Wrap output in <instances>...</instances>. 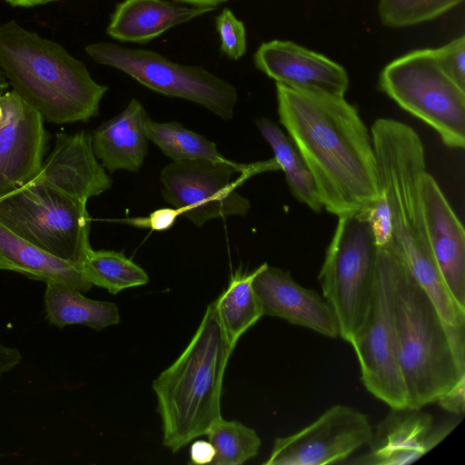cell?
Here are the masks:
<instances>
[{
  "label": "cell",
  "instance_id": "1",
  "mask_svg": "<svg viewBox=\"0 0 465 465\" xmlns=\"http://www.w3.org/2000/svg\"><path fill=\"white\" fill-rule=\"evenodd\" d=\"M279 122L304 159L323 208L365 212L381 194L371 134L344 96L276 83Z\"/></svg>",
  "mask_w": 465,
  "mask_h": 465
},
{
  "label": "cell",
  "instance_id": "2",
  "mask_svg": "<svg viewBox=\"0 0 465 465\" xmlns=\"http://www.w3.org/2000/svg\"><path fill=\"white\" fill-rule=\"evenodd\" d=\"M381 185L391 217V249L435 304L451 329H465V310L450 295L434 261L426 230L421 179L425 152L418 133L395 119L379 118L371 128Z\"/></svg>",
  "mask_w": 465,
  "mask_h": 465
},
{
  "label": "cell",
  "instance_id": "3",
  "mask_svg": "<svg viewBox=\"0 0 465 465\" xmlns=\"http://www.w3.org/2000/svg\"><path fill=\"white\" fill-rule=\"evenodd\" d=\"M0 68L13 90L54 124L96 116L108 89L61 45L15 21L0 25Z\"/></svg>",
  "mask_w": 465,
  "mask_h": 465
},
{
  "label": "cell",
  "instance_id": "4",
  "mask_svg": "<svg viewBox=\"0 0 465 465\" xmlns=\"http://www.w3.org/2000/svg\"><path fill=\"white\" fill-rule=\"evenodd\" d=\"M215 301L181 355L153 381L163 445L177 452L222 418L224 370L231 355Z\"/></svg>",
  "mask_w": 465,
  "mask_h": 465
},
{
  "label": "cell",
  "instance_id": "5",
  "mask_svg": "<svg viewBox=\"0 0 465 465\" xmlns=\"http://www.w3.org/2000/svg\"><path fill=\"white\" fill-rule=\"evenodd\" d=\"M395 325L407 407L421 409L465 375V331L452 330L444 322L430 297L401 260Z\"/></svg>",
  "mask_w": 465,
  "mask_h": 465
},
{
  "label": "cell",
  "instance_id": "6",
  "mask_svg": "<svg viewBox=\"0 0 465 465\" xmlns=\"http://www.w3.org/2000/svg\"><path fill=\"white\" fill-rule=\"evenodd\" d=\"M0 223L38 248L81 266L92 249L86 203L36 179L0 198Z\"/></svg>",
  "mask_w": 465,
  "mask_h": 465
},
{
  "label": "cell",
  "instance_id": "7",
  "mask_svg": "<svg viewBox=\"0 0 465 465\" xmlns=\"http://www.w3.org/2000/svg\"><path fill=\"white\" fill-rule=\"evenodd\" d=\"M377 247L369 223L354 214L338 216L318 280L331 307L339 336L351 342L365 322L375 277Z\"/></svg>",
  "mask_w": 465,
  "mask_h": 465
},
{
  "label": "cell",
  "instance_id": "8",
  "mask_svg": "<svg viewBox=\"0 0 465 465\" xmlns=\"http://www.w3.org/2000/svg\"><path fill=\"white\" fill-rule=\"evenodd\" d=\"M381 89L399 106L430 125L449 148L465 146V90L438 64L432 49L410 52L388 64Z\"/></svg>",
  "mask_w": 465,
  "mask_h": 465
},
{
  "label": "cell",
  "instance_id": "9",
  "mask_svg": "<svg viewBox=\"0 0 465 465\" xmlns=\"http://www.w3.org/2000/svg\"><path fill=\"white\" fill-rule=\"evenodd\" d=\"M400 260L391 247L376 252L373 293L364 324L350 344L366 390L391 409L406 408L395 325V291Z\"/></svg>",
  "mask_w": 465,
  "mask_h": 465
},
{
  "label": "cell",
  "instance_id": "10",
  "mask_svg": "<svg viewBox=\"0 0 465 465\" xmlns=\"http://www.w3.org/2000/svg\"><path fill=\"white\" fill-rule=\"evenodd\" d=\"M85 52L97 63L124 72L154 92L199 104L224 121L232 119L236 88L202 66L176 64L153 50L112 43L88 45Z\"/></svg>",
  "mask_w": 465,
  "mask_h": 465
},
{
  "label": "cell",
  "instance_id": "11",
  "mask_svg": "<svg viewBox=\"0 0 465 465\" xmlns=\"http://www.w3.org/2000/svg\"><path fill=\"white\" fill-rule=\"evenodd\" d=\"M268 170H280L274 158L252 164L230 160L172 162L160 173L162 194L180 215L201 227L213 219L247 215L251 203L236 191L242 181L232 177L237 173L249 177Z\"/></svg>",
  "mask_w": 465,
  "mask_h": 465
},
{
  "label": "cell",
  "instance_id": "12",
  "mask_svg": "<svg viewBox=\"0 0 465 465\" xmlns=\"http://www.w3.org/2000/svg\"><path fill=\"white\" fill-rule=\"evenodd\" d=\"M372 427L356 409L336 404L301 430L274 440L264 465H327L341 463L369 443Z\"/></svg>",
  "mask_w": 465,
  "mask_h": 465
},
{
  "label": "cell",
  "instance_id": "13",
  "mask_svg": "<svg viewBox=\"0 0 465 465\" xmlns=\"http://www.w3.org/2000/svg\"><path fill=\"white\" fill-rule=\"evenodd\" d=\"M0 198L23 187L40 172L47 145L42 114L14 90L0 95Z\"/></svg>",
  "mask_w": 465,
  "mask_h": 465
},
{
  "label": "cell",
  "instance_id": "14",
  "mask_svg": "<svg viewBox=\"0 0 465 465\" xmlns=\"http://www.w3.org/2000/svg\"><path fill=\"white\" fill-rule=\"evenodd\" d=\"M450 419L436 424L421 409H391L377 425L367 453L350 461L364 465L410 464L438 445L459 424Z\"/></svg>",
  "mask_w": 465,
  "mask_h": 465
},
{
  "label": "cell",
  "instance_id": "15",
  "mask_svg": "<svg viewBox=\"0 0 465 465\" xmlns=\"http://www.w3.org/2000/svg\"><path fill=\"white\" fill-rule=\"evenodd\" d=\"M252 285L263 316L282 318L329 338L339 336L328 302L315 290L300 285L288 272L262 263L256 268Z\"/></svg>",
  "mask_w": 465,
  "mask_h": 465
},
{
  "label": "cell",
  "instance_id": "16",
  "mask_svg": "<svg viewBox=\"0 0 465 465\" xmlns=\"http://www.w3.org/2000/svg\"><path fill=\"white\" fill-rule=\"evenodd\" d=\"M254 63L275 83L292 88L344 96L349 86L348 74L341 65L291 41L262 43Z\"/></svg>",
  "mask_w": 465,
  "mask_h": 465
},
{
  "label": "cell",
  "instance_id": "17",
  "mask_svg": "<svg viewBox=\"0 0 465 465\" xmlns=\"http://www.w3.org/2000/svg\"><path fill=\"white\" fill-rule=\"evenodd\" d=\"M421 199L430 250L450 295L465 310V232L440 188L427 171Z\"/></svg>",
  "mask_w": 465,
  "mask_h": 465
},
{
  "label": "cell",
  "instance_id": "18",
  "mask_svg": "<svg viewBox=\"0 0 465 465\" xmlns=\"http://www.w3.org/2000/svg\"><path fill=\"white\" fill-rule=\"evenodd\" d=\"M34 179L85 203L113 184L94 155L92 135L84 131L57 134L51 153Z\"/></svg>",
  "mask_w": 465,
  "mask_h": 465
},
{
  "label": "cell",
  "instance_id": "19",
  "mask_svg": "<svg viewBox=\"0 0 465 465\" xmlns=\"http://www.w3.org/2000/svg\"><path fill=\"white\" fill-rule=\"evenodd\" d=\"M149 118L141 102L133 98L123 112L93 132V151L104 169L110 173L141 169L148 149L145 123Z\"/></svg>",
  "mask_w": 465,
  "mask_h": 465
},
{
  "label": "cell",
  "instance_id": "20",
  "mask_svg": "<svg viewBox=\"0 0 465 465\" xmlns=\"http://www.w3.org/2000/svg\"><path fill=\"white\" fill-rule=\"evenodd\" d=\"M214 9L166 0H124L116 5L106 33L119 41L143 43Z\"/></svg>",
  "mask_w": 465,
  "mask_h": 465
},
{
  "label": "cell",
  "instance_id": "21",
  "mask_svg": "<svg viewBox=\"0 0 465 465\" xmlns=\"http://www.w3.org/2000/svg\"><path fill=\"white\" fill-rule=\"evenodd\" d=\"M0 270L14 271L45 282H62L82 292L93 287L81 265L62 260L38 248L1 223Z\"/></svg>",
  "mask_w": 465,
  "mask_h": 465
},
{
  "label": "cell",
  "instance_id": "22",
  "mask_svg": "<svg viewBox=\"0 0 465 465\" xmlns=\"http://www.w3.org/2000/svg\"><path fill=\"white\" fill-rule=\"evenodd\" d=\"M45 308L50 323L64 328L83 324L95 331L115 325L120 322L115 303L86 298L75 287L62 282H47Z\"/></svg>",
  "mask_w": 465,
  "mask_h": 465
},
{
  "label": "cell",
  "instance_id": "23",
  "mask_svg": "<svg viewBox=\"0 0 465 465\" xmlns=\"http://www.w3.org/2000/svg\"><path fill=\"white\" fill-rule=\"evenodd\" d=\"M256 124L261 134L270 144L280 170L285 174L291 193L313 212H322L323 206L313 177L292 140L268 118L262 117Z\"/></svg>",
  "mask_w": 465,
  "mask_h": 465
},
{
  "label": "cell",
  "instance_id": "24",
  "mask_svg": "<svg viewBox=\"0 0 465 465\" xmlns=\"http://www.w3.org/2000/svg\"><path fill=\"white\" fill-rule=\"evenodd\" d=\"M255 272L256 269L248 274L235 272L228 287L215 300L219 320L231 351L240 337L263 316L252 285Z\"/></svg>",
  "mask_w": 465,
  "mask_h": 465
},
{
  "label": "cell",
  "instance_id": "25",
  "mask_svg": "<svg viewBox=\"0 0 465 465\" xmlns=\"http://www.w3.org/2000/svg\"><path fill=\"white\" fill-rule=\"evenodd\" d=\"M145 131L148 140L156 144L173 162L228 160L218 151L215 143L186 129L180 123H158L149 118L145 123Z\"/></svg>",
  "mask_w": 465,
  "mask_h": 465
},
{
  "label": "cell",
  "instance_id": "26",
  "mask_svg": "<svg viewBox=\"0 0 465 465\" xmlns=\"http://www.w3.org/2000/svg\"><path fill=\"white\" fill-rule=\"evenodd\" d=\"M88 281L95 286L117 292L149 281L146 272L127 258L123 252L91 249L82 263Z\"/></svg>",
  "mask_w": 465,
  "mask_h": 465
},
{
  "label": "cell",
  "instance_id": "27",
  "mask_svg": "<svg viewBox=\"0 0 465 465\" xmlns=\"http://www.w3.org/2000/svg\"><path fill=\"white\" fill-rule=\"evenodd\" d=\"M205 435L215 450L213 465H242L258 454L262 444L253 429L223 417L210 427Z\"/></svg>",
  "mask_w": 465,
  "mask_h": 465
},
{
  "label": "cell",
  "instance_id": "28",
  "mask_svg": "<svg viewBox=\"0 0 465 465\" xmlns=\"http://www.w3.org/2000/svg\"><path fill=\"white\" fill-rule=\"evenodd\" d=\"M463 0H380L379 15L390 27H404L432 20Z\"/></svg>",
  "mask_w": 465,
  "mask_h": 465
},
{
  "label": "cell",
  "instance_id": "29",
  "mask_svg": "<svg viewBox=\"0 0 465 465\" xmlns=\"http://www.w3.org/2000/svg\"><path fill=\"white\" fill-rule=\"evenodd\" d=\"M215 21L223 53L233 60L242 57L246 51V32L243 24L229 8H224Z\"/></svg>",
  "mask_w": 465,
  "mask_h": 465
},
{
  "label": "cell",
  "instance_id": "30",
  "mask_svg": "<svg viewBox=\"0 0 465 465\" xmlns=\"http://www.w3.org/2000/svg\"><path fill=\"white\" fill-rule=\"evenodd\" d=\"M432 53L441 70L465 90V36L432 49Z\"/></svg>",
  "mask_w": 465,
  "mask_h": 465
},
{
  "label": "cell",
  "instance_id": "31",
  "mask_svg": "<svg viewBox=\"0 0 465 465\" xmlns=\"http://www.w3.org/2000/svg\"><path fill=\"white\" fill-rule=\"evenodd\" d=\"M354 215L369 223L376 247L384 248L391 245V217L389 204L382 189L381 196L370 208L363 213Z\"/></svg>",
  "mask_w": 465,
  "mask_h": 465
},
{
  "label": "cell",
  "instance_id": "32",
  "mask_svg": "<svg viewBox=\"0 0 465 465\" xmlns=\"http://www.w3.org/2000/svg\"><path fill=\"white\" fill-rule=\"evenodd\" d=\"M179 215L180 212L175 208H162L151 213L148 217L122 219L120 221L137 228L163 232L172 228Z\"/></svg>",
  "mask_w": 465,
  "mask_h": 465
},
{
  "label": "cell",
  "instance_id": "33",
  "mask_svg": "<svg viewBox=\"0 0 465 465\" xmlns=\"http://www.w3.org/2000/svg\"><path fill=\"white\" fill-rule=\"evenodd\" d=\"M444 411L462 416L465 411V375L436 401Z\"/></svg>",
  "mask_w": 465,
  "mask_h": 465
},
{
  "label": "cell",
  "instance_id": "34",
  "mask_svg": "<svg viewBox=\"0 0 465 465\" xmlns=\"http://www.w3.org/2000/svg\"><path fill=\"white\" fill-rule=\"evenodd\" d=\"M190 463L203 465L212 463L215 450L212 443L208 440H196L190 447Z\"/></svg>",
  "mask_w": 465,
  "mask_h": 465
},
{
  "label": "cell",
  "instance_id": "35",
  "mask_svg": "<svg viewBox=\"0 0 465 465\" xmlns=\"http://www.w3.org/2000/svg\"><path fill=\"white\" fill-rule=\"evenodd\" d=\"M22 354L18 349L0 343V376L20 363Z\"/></svg>",
  "mask_w": 465,
  "mask_h": 465
},
{
  "label": "cell",
  "instance_id": "36",
  "mask_svg": "<svg viewBox=\"0 0 465 465\" xmlns=\"http://www.w3.org/2000/svg\"><path fill=\"white\" fill-rule=\"evenodd\" d=\"M7 3L14 6H35L37 5L45 4L55 0H5Z\"/></svg>",
  "mask_w": 465,
  "mask_h": 465
},
{
  "label": "cell",
  "instance_id": "37",
  "mask_svg": "<svg viewBox=\"0 0 465 465\" xmlns=\"http://www.w3.org/2000/svg\"><path fill=\"white\" fill-rule=\"evenodd\" d=\"M197 6H216L217 5L229 0H174Z\"/></svg>",
  "mask_w": 465,
  "mask_h": 465
},
{
  "label": "cell",
  "instance_id": "38",
  "mask_svg": "<svg viewBox=\"0 0 465 465\" xmlns=\"http://www.w3.org/2000/svg\"><path fill=\"white\" fill-rule=\"evenodd\" d=\"M9 84L0 68V95L4 93V91L8 87Z\"/></svg>",
  "mask_w": 465,
  "mask_h": 465
},
{
  "label": "cell",
  "instance_id": "39",
  "mask_svg": "<svg viewBox=\"0 0 465 465\" xmlns=\"http://www.w3.org/2000/svg\"><path fill=\"white\" fill-rule=\"evenodd\" d=\"M3 115H4V113H3V107H2V105L0 104V122H1L2 118H3Z\"/></svg>",
  "mask_w": 465,
  "mask_h": 465
}]
</instances>
